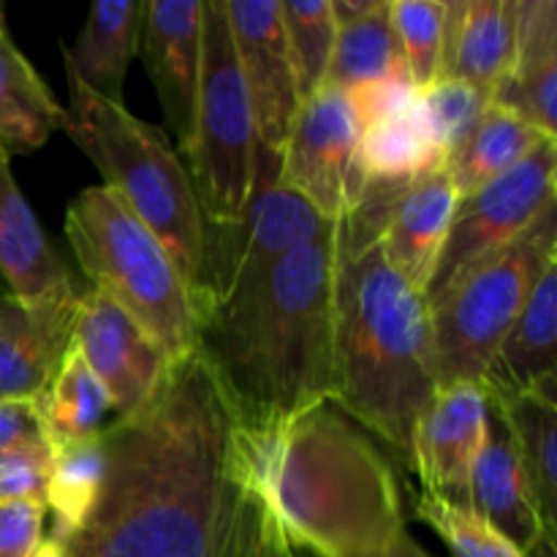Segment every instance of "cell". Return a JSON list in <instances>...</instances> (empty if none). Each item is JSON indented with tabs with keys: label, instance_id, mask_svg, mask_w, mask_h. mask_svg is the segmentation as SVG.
I'll list each match as a JSON object with an SVG mask.
<instances>
[{
	"label": "cell",
	"instance_id": "6da1fadb",
	"mask_svg": "<svg viewBox=\"0 0 557 557\" xmlns=\"http://www.w3.org/2000/svg\"><path fill=\"white\" fill-rule=\"evenodd\" d=\"M98 435L107 476L71 557H297L237 406L201 348Z\"/></svg>",
	"mask_w": 557,
	"mask_h": 557
},
{
	"label": "cell",
	"instance_id": "7a4b0ae2",
	"mask_svg": "<svg viewBox=\"0 0 557 557\" xmlns=\"http://www.w3.org/2000/svg\"><path fill=\"white\" fill-rule=\"evenodd\" d=\"M397 183H368L335 223V359L330 403L411 466L419 413L438 389L433 315L379 245Z\"/></svg>",
	"mask_w": 557,
	"mask_h": 557
},
{
	"label": "cell",
	"instance_id": "3957f363",
	"mask_svg": "<svg viewBox=\"0 0 557 557\" xmlns=\"http://www.w3.org/2000/svg\"><path fill=\"white\" fill-rule=\"evenodd\" d=\"M245 433L286 428L330 403L335 359V228L270 270L232 283L199 326Z\"/></svg>",
	"mask_w": 557,
	"mask_h": 557
},
{
	"label": "cell",
	"instance_id": "277c9868",
	"mask_svg": "<svg viewBox=\"0 0 557 557\" xmlns=\"http://www.w3.org/2000/svg\"><path fill=\"white\" fill-rule=\"evenodd\" d=\"M248 441L294 549L313 557H364L406 533L389 460L332 403Z\"/></svg>",
	"mask_w": 557,
	"mask_h": 557
},
{
	"label": "cell",
	"instance_id": "5b68a950",
	"mask_svg": "<svg viewBox=\"0 0 557 557\" xmlns=\"http://www.w3.org/2000/svg\"><path fill=\"white\" fill-rule=\"evenodd\" d=\"M69 123L63 134L103 174V185L134 210L190 283L205 315L207 226L183 158L169 136L139 120L125 103H112L87 90L71 71Z\"/></svg>",
	"mask_w": 557,
	"mask_h": 557
},
{
	"label": "cell",
	"instance_id": "8992f818",
	"mask_svg": "<svg viewBox=\"0 0 557 557\" xmlns=\"http://www.w3.org/2000/svg\"><path fill=\"white\" fill-rule=\"evenodd\" d=\"M65 237L92 281L125 310L169 362L199 348L201 302L169 250L107 185H90L65 210Z\"/></svg>",
	"mask_w": 557,
	"mask_h": 557
},
{
	"label": "cell",
	"instance_id": "52a82bcc",
	"mask_svg": "<svg viewBox=\"0 0 557 557\" xmlns=\"http://www.w3.org/2000/svg\"><path fill=\"white\" fill-rule=\"evenodd\" d=\"M201 79L194 131L180 152L199 199L207 232H232L245 221L256 188L259 131L239 71L223 0H201Z\"/></svg>",
	"mask_w": 557,
	"mask_h": 557
},
{
	"label": "cell",
	"instance_id": "ba28073f",
	"mask_svg": "<svg viewBox=\"0 0 557 557\" xmlns=\"http://www.w3.org/2000/svg\"><path fill=\"white\" fill-rule=\"evenodd\" d=\"M557 256V207L544 212L522 237L468 272L433 315L438 386L482 381L495 351L520 315L539 272Z\"/></svg>",
	"mask_w": 557,
	"mask_h": 557
},
{
	"label": "cell",
	"instance_id": "9c48e42d",
	"mask_svg": "<svg viewBox=\"0 0 557 557\" xmlns=\"http://www.w3.org/2000/svg\"><path fill=\"white\" fill-rule=\"evenodd\" d=\"M557 139H547L515 169L457 201L444 250L424 288L428 305H438L468 272L515 243L547 210L557 207Z\"/></svg>",
	"mask_w": 557,
	"mask_h": 557
},
{
	"label": "cell",
	"instance_id": "30bf717a",
	"mask_svg": "<svg viewBox=\"0 0 557 557\" xmlns=\"http://www.w3.org/2000/svg\"><path fill=\"white\" fill-rule=\"evenodd\" d=\"M277 183L337 223L368 188L359 166V125L346 92L324 85L299 103L277 158Z\"/></svg>",
	"mask_w": 557,
	"mask_h": 557
},
{
	"label": "cell",
	"instance_id": "8fae6325",
	"mask_svg": "<svg viewBox=\"0 0 557 557\" xmlns=\"http://www.w3.org/2000/svg\"><path fill=\"white\" fill-rule=\"evenodd\" d=\"M239 71L253 103L259 145L281 158L299 109L297 74L283 30L281 0H223Z\"/></svg>",
	"mask_w": 557,
	"mask_h": 557
},
{
	"label": "cell",
	"instance_id": "7c38bea8",
	"mask_svg": "<svg viewBox=\"0 0 557 557\" xmlns=\"http://www.w3.org/2000/svg\"><path fill=\"white\" fill-rule=\"evenodd\" d=\"M74 346L107 389L117 417L145 406L172 364L158 343L98 288L82 292Z\"/></svg>",
	"mask_w": 557,
	"mask_h": 557
},
{
	"label": "cell",
	"instance_id": "4fadbf2b",
	"mask_svg": "<svg viewBox=\"0 0 557 557\" xmlns=\"http://www.w3.org/2000/svg\"><path fill=\"white\" fill-rule=\"evenodd\" d=\"M484 397L476 381H457L435 389L419 413L411 438V468L422 493L471 509V476L484 441Z\"/></svg>",
	"mask_w": 557,
	"mask_h": 557
},
{
	"label": "cell",
	"instance_id": "5bb4252c",
	"mask_svg": "<svg viewBox=\"0 0 557 557\" xmlns=\"http://www.w3.org/2000/svg\"><path fill=\"white\" fill-rule=\"evenodd\" d=\"M484 397V441L471 476V509L528 557L542 549L553 553L555 542L539 515L504 406L487 392Z\"/></svg>",
	"mask_w": 557,
	"mask_h": 557
},
{
	"label": "cell",
	"instance_id": "9a60e30c",
	"mask_svg": "<svg viewBox=\"0 0 557 557\" xmlns=\"http://www.w3.org/2000/svg\"><path fill=\"white\" fill-rule=\"evenodd\" d=\"M76 286L38 302L0 294V400H36L74 341Z\"/></svg>",
	"mask_w": 557,
	"mask_h": 557
},
{
	"label": "cell",
	"instance_id": "2e32d148",
	"mask_svg": "<svg viewBox=\"0 0 557 557\" xmlns=\"http://www.w3.org/2000/svg\"><path fill=\"white\" fill-rule=\"evenodd\" d=\"M201 0H150L141 22V58L177 147L190 139L201 79Z\"/></svg>",
	"mask_w": 557,
	"mask_h": 557
},
{
	"label": "cell",
	"instance_id": "e0dca14e",
	"mask_svg": "<svg viewBox=\"0 0 557 557\" xmlns=\"http://www.w3.org/2000/svg\"><path fill=\"white\" fill-rule=\"evenodd\" d=\"M457 201L446 163L397 183L389 196L379 245L386 261L422 294L441 259Z\"/></svg>",
	"mask_w": 557,
	"mask_h": 557
},
{
	"label": "cell",
	"instance_id": "ac0fdd59",
	"mask_svg": "<svg viewBox=\"0 0 557 557\" xmlns=\"http://www.w3.org/2000/svg\"><path fill=\"white\" fill-rule=\"evenodd\" d=\"M479 384L495 397H517L557 384V256L542 267Z\"/></svg>",
	"mask_w": 557,
	"mask_h": 557
},
{
	"label": "cell",
	"instance_id": "d6986e66",
	"mask_svg": "<svg viewBox=\"0 0 557 557\" xmlns=\"http://www.w3.org/2000/svg\"><path fill=\"white\" fill-rule=\"evenodd\" d=\"M517 47V0L446 3V47L441 76L468 82L490 103L506 79Z\"/></svg>",
	"mask_w": 557,
	"mask_h": 557
},
{
	"label": "cell",
	"instance_id": "ffe728a7",
	"mask_svg": "<svg viewBox=\"0 0 557 557\" xmlns=\"http://www.w3.org/2000/svg\"><path fill=\"white\" fill-rule=\"evenodd\" d=\"M0 286L3 294L38 302L74 286L71 272L49 245L36 212L11 172V156L0 147Z\"/></svg>",
	"mask_w": 557,
	"mask_h": 557
},
{
	"label": "cell",
	"instance_id": "44dd1931",
	"mask_svg": "<svg viewBox=\"0 0 557 557\" xmlns=\"http://www.w3.org/2000/svg\"><path fill=\"white\" fill-rule=\"evenodd\" d=\"M493 103L557 139V3L517 0V47Z\"/></svg>",
	"mask_w": 557,
	"mask_h": 557
},
{
	"label": "cell",
	"instance_id": "7402d4cb",
	"mask_svg": "<svg viewBox=\"0 0 557 557\" xmlns=\"http://www.w3.org/2000/svg\"><path fill=\"white\" fill-rule=\"evenodd\" d=\"M145 3L141 0H96L74 47L60 44L65 71L98 98L123 101L128 65L139 52Z\"/></svg>",
	"mask_w": 557,
	"mask_h": 557
},
{
	"label": "cell",
	"instance_id": "603a6c76",
	"mask_svg": "<svg viewBox=\"0 0 557 557\" xmlns=\"http://www.w3.org/2000/svg\"><path fill=\"white\" fill-rule=\"evenodd\" d=\"M69 114L52 96L30 60L11 36H0V147L9 156L41 150L54 131H65Z\"/></svg>",
	"mask_w": 557,
	"mask_h": 557
},
{
	"label": "cell",
	"instance_id": "cb8c5ba5",
	"mask_svg": "<svg viewBox=\"0 0 557 557\" xmlns=\"http://www.w3.org/2000/svg\"><path fill=\"white\" fill-rule=\"evenodd\" d=\"M36 408L44 438L52 446V451L96 438L103 430V419L112 411V400L101 381L87 368L74 341L41 395L36 397Z\"/></svg>",
	"mask_w": 557,
	"mask_h": 557
},
{
	"label": "cell",
	"instance_id": "d4e9b609",
	"mask_svg": "<svg viewBox=\"0 0 557 557\" xmlns=\"http://www.w3.org/2000/svg\"><path fill=\"white\" fill-rule=\"evenodd\" d=\"M555 139L511 109L490 103L460 150L446 161L457 199H466L531 156L542 141Z\"/></svg>",
	"mask_w": 557,
	"mask_h": 557
},
{
	"label": "cell",
	"instance_id": "484cf974",
	"mask_svg": "<svg viewBox=\"0 0 557 557\" xmlns=\"http://www.w3.org/2000/svg\"><path fill=\"white\" fill-rule=\"evenodd\" d=\"M557 384L539 386L517 397H495L504 406L520 449L528 484L536 498L544 528L557 539Z\"/></svg>",
	"mask_w": 557,
	"mask_h": 557
},
{
	"label": "cell",
	"instance_id": "4316f807",
	"mask_svg": "<svg viewBox=\"0 0 557 557\" xmlns=\"http://www.w3.org/2000/svg\"><path fill=\"white\" fill-rule=\"evenodd\" d=\"M392 76L408 74L392 30L389 0H373L362 14L337 25L326 85L351 92Z\"/></svg>",
	"mask_w": 557,
	"mask_h": 557
},
{
	"label": "cell",
	"instance_id": "83f0119b",
	"mask_svg": "<svg viewBox=\"0 0 557 557\" xmlns=\"http://www.w3.org/2000/svg\"><path fill=\"white\" fill-rule=\"evenodd\" d=\"M438 163L446 161L419 117L417 101L359 131V166L368 183H406Z\"/></svg>",
	"mask_w": 557,
	"mask_h": 557
},
{
	"label": "cell",
	"instance_id": "f1b7e54d",
	"mask_svg": "<svg viewBox=\"0 0 557 557\" xmlns=\"http://www.w3.org/2000/svg\"><path fill=\"white\" fill-rule=\"evenodd\" d=\"M107 476V451L101 435L54 451L47 484V511L52 515L49 539L69 544L90 520Z\"/></svg>",
	"mask_w": 557,
	"mask_h": 557
},
{
	"label": "cell",
	"instance_id": "f546056e",
	"mask_svg": "<svg viewBox=\"0 0 557 557\" xmlns=\"http://www.w3.org/2000/svg\"><path fill=\"white\" fill-rule=\"evenodd\" d=\"M283 30L292 49L299 103L326 85L337 20L332 0H281Z\"/></svg>",
	"mask_w": 557,
	"mask_h": 557
},
{
	"label": "cell",
	"instance_id": "4dcf8cb0",
	"mask_svg": "<svg viewBox=\"0 0 557 557\" xmlns=\"http://www.w3.org/2000/svg\"><path fill=\"white\" fill-rule=\"evenodd\" d=\"M389 20L403 65L419 92L441 79L446 47L444 0H389Z\"/></svg>",
	"mask_w": 557,
	"mask_h": 557
},
{
	"label": "cell",
	"instance_id": "1f68e13d",
	"mask_svg": "<svg viewBox=\"0 0 557 557\" xmlns=\"http://www.w3.org/2000/svg\"><path fill=\"white\" fill-rule=\"evenodd\" d=\"M487 107L490 101L476 87L451 76H441L417 96L419 117L444 161L460 150Z\"/></svg>",
	"mask_w": 557,
	"mask_h": 557
},
{
	"label": "cell",
	"instance_id": "d6a6232c",
	"mask_svg": "<svg viewBox=\"0 0 557 557\" xmlns=\"http://www.w3.org/2000/svg\"><path fill=\"white\" fill-rule=\"evenodd\" d=\"M417 517L444 539L455 557H528L473 509L422 493L417 498Z\"/></svg>",
	"mask_w": 557,
	"mask_h": 557
},
{
	"label": "cell",
	"instance_id": "836d02e7",
	"mask_svg": "<svg viewBox=\"0 0 557 557\" xmlns=\"http://www.w3.org/2000/svg\"><path fill=\"white\" fill-rule=\"evenodd\" d=\"M54 451L47 441L14 446L0 455V504L9 500H41L47 504V484Z\"/></svg>",
	"mask_w": 557,
	"mask_h": 557
},
{
	"label": "cell",
	"instance_id": "e575fe53",
	"mask_svg": "<svg viewBox=\"0 0 557 557\" xmlns=\"http://www.w3.org/2000/svg\"><path fill=\"white\" fill-rule=\"evenodd\" d=\"M47 504L9 500L0 504V557H30L44 539Z\"/></svg>",
	"mask_w": 557,
	"mask_h": 557
},
{
	"label": "cell",
	"instance_id": "d590c367",
	"mask_svg": "<svg viewBox=\"0 0 557 557\" xmlns=\"http://www.w3.org/2000/svg\"><path fill=\"white\" fill-rule=\"evenodd\" d=\"M417 87L411 85L408 76H392V79L375 82V85L357 87V90L346 92L351 112L357 117L359 131L368 125L379 123V120L392 117V114L403 112L417 101Z\"/></svg>",
	"mask_w": 557,
	"mask_h": 557
},
{
	"label": "cell",
	"instance_id": "8d00e7d4",
	"mask_svg": "<svg viewBox=\"0 0 557 557\" xmlns=\"http://www.w3.org/2000/svg\"><path fill=\"white\" fill-rule=\"evenodd\" d=\"M30 441H47L36 400H0V455Z\"/></svg>",
	"mask_w": 557,
	"mask_h": 557
},
{
	"label": "cell",
	"instance_id": "74e56055",
	"mask_svg": "<svg viewBox=\"0 0 557 557\" xmlns=\"http://www.w3.org/2000/svg\"><path fill=\"white\" fill-rule=\"evenodd\" d=\"M364 557H430V555L424 553V549L419 547V544L413 542L406 531L400 539H397V542H392L386 549H381V553H373V555H364Z\"/></svg>",
	"mask_w": 557,
	"mask_h": 557
},
{
	"label": "cell",
	"instance_id": "f35d334b",
	"mask_svg": "<svg viewBox=\"0 0 557 557\" xmlns=\"http://www.w3.org/2000/svg\"><path fill=\"white\" fill-rule=\"evenodd\" d=\"M30 557H71L69 553V544L58 542V539H41V544L36 547V553Z\"/></svg>",
	"mask_w": 557,
	"mask_h": 557
},
{
	"label": "cell",
	"instance_id": "ab89813d",
	"mask_svg": "<svg viewBox=\"0 0 557 557\" xmlns=\"http://www.w3.org/2000/svg\"><path fill=\"white\" fill-rule=\"evenodd\" d=\"M0 36H5V22H3V9H0Z\"/></svg>",
	"mask_w": 557,
	"mask_h": 557
}]
</instances>
